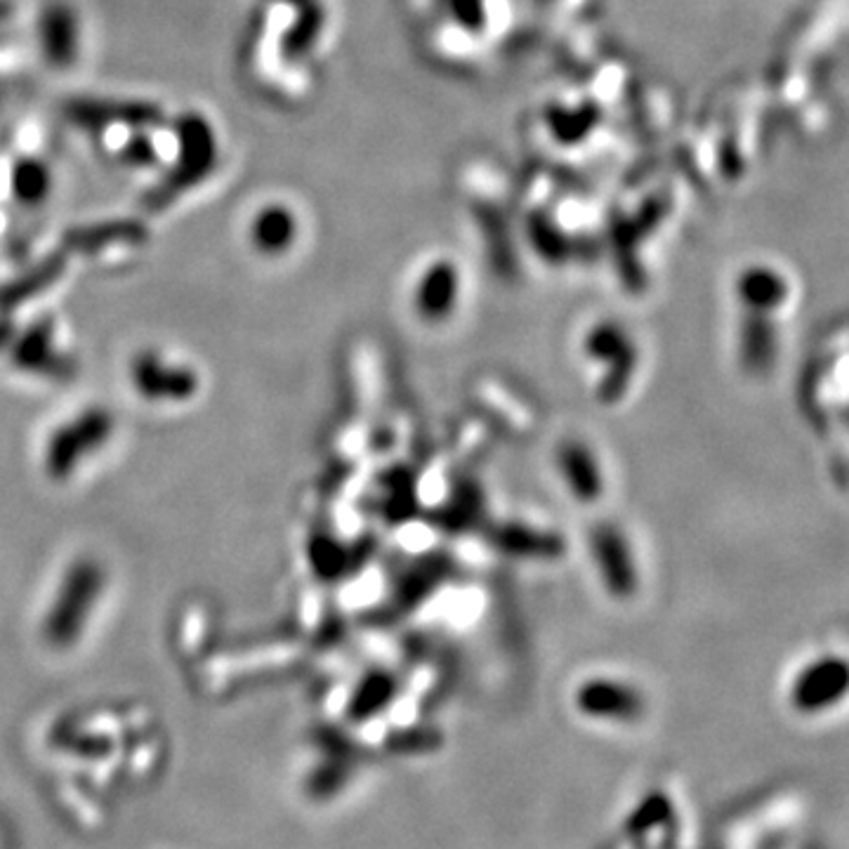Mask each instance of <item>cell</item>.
<instances>
[{
    "label": "cell",
    "instance_id": "cell-7",
    "mask_svg": "<svg viewBox=\"0 0 849 849\" xmlns=\"http://www.w3.org/2000/svg\"><path fill=\"white\" fill-rule=\"evenodd\" d=\"M458 300V279L449 268H432L422 276L416 295V310L422 322L439 324L453 312Z\"/></svg>",
    "mask_w": 849,
    "mask_h": 849
},
{
    "label": "cell",
    "instance_id": "cell-5",
    "mask_svg": "<svg viewBox=\"0 0 849 849\" xmlns=\"http://www.w3.org/2000/svg\"><path fill=\"white\" fill-rule=\"evenodd\" d=\"M642 694L623 680L590 678L576 689L580 713L601 720H632L642 713Z\"/></svg>",
    "mask_w": 849,
    "mask_h": 849
},
{
    "label": "cell",
    "instance_id": "cell-6",
    "mask_svg": "<svg viewBox=\"0 0 849 849\" xmlns=\"http://www.w3.org/2000/svg\"><path fill=\"white\" fill-rule=\"evenodd\" d=\"M776 352H778V340H776V331L769 322V316L748 314V322L741 328V340H738L741 366L753 376L767 374L776 361Z\"/></svg>",
    "mask_w": 849,
    "mask_h": 849
},
{
    "label": "cell",
    "instance_id": "cell-2",
    "mask_svg": "<svg viewBox=\"0 0 849 849\" xmlns=\"http://www.w3.org/2000/svg\"><path fill=\"white\" fill-rule=\"evenodd\" d=\"M590 557L595 572L601 580V588L616 599H628L640 586V572L632 545L621 526L611 522H599L590 531Z\"/></svg>",
    "mask_w": 849,
    "mask_h": 849
},
{
    "label": "cell",
    "instance_id": "cell-8",
    "mask_svg": "<svg viewBox=\"0 0 849 849\" xmlns=\"http://www.w3.org/2000/svg\"><path fill=\"white\" fill-rule=\"evenodd\" d=\"M786 283L782 276L767 270H753L738 283V295L746 305L748 314L757 316H772L786 300Z\"/></svg>",
    "mask_w": 849,
    "mask_h": 849
},
{
    "label": "cell",
    "instance_id": "cell-1",
    "mask_svg": "<svg viewBox=\"0 0 849 849\" xmlns=\"http://www.w3.org/2000/svg\"><path fill=\"white\" fill-rule=\"evenodd\" d=\"M583 354L599 368L595 397L599 403L614 406L626 399L640 368V352L626 328L605 322L588 331L583 340Z\"/></svg>",
    "mask_w": 849,
    "mask_h": 849
},
{
    "label": "cell",
    "instance_id": "cell-3",
    "mask_svg": "<svg viewBox=\"0 0 849 849\" xmlns=\"http://www.w3.org/2000/svg\"><path fill=\"white\" fill-rule=\"evenodd\" d=\"M849 682V668L842 657H824L805 663L790 684V703L803 713H819L842 701Z\"/></svg>",
    "mask_w": 849,
    "mask_h": 849
},
{
    "label": "cell",
    "instance_id": "cell-4",
    "mask_svg": "<svg viewBox=\"0 0 849 849\" xmlns=\"http://www.w3.org/2000/svg\"><path fill=\"white\" fill-rule=\"evenodd\" d=\"M555 468L564 489L583 505L597 503L607 489V476L595 449L583 439H564L555 451Z\"/></svg>",
    "mask_w": 849,
    "mask_h": 849
}]
</instances>
